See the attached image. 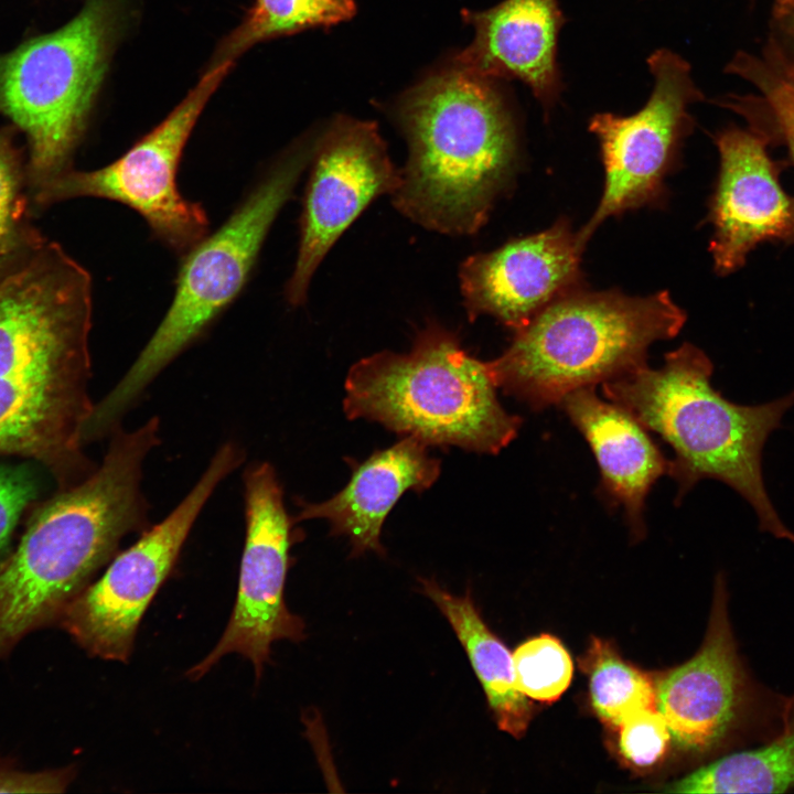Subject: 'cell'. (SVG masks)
<instances>
[{
  "label": "cell",
  "mask_w": 794,
  "mask_h": 794,
  "mask_svg": "<svg viewBox=\"0 0 794 794\" xmlns=\"http://www.w3.org/2000/svg\"><path fill=\"white\" fill-rule=\"evenodd\" d=\"M92 278L57 243L0 281V454L40 460L72 486L93 412Z\"/></svg>",
  "instance_id": "6da1fadb"
},
{
  "label": "cell",
  "mask_w": 794,
  "mask_h": 794,
  "mask_svg": "<svg viewBox=\"0 0 794 794\" xmlns=\"http://www.w3.org/2000/svg\"><path fill=\"white\" fill-rule=\"evenodd\" d=\"M110 437L101 463L34 515L0 567V659L28 633L60 620L122 539L151 526L142 480L160 443V419L133 430L119 426Z\"/></svg>",
  "instance_id": "7a4b0ae2"
},
{
  "label": "cell",
  "mask_w": 794,
  "mask_h": 794,
  "mask_svg": "<svg viewBox=\"0 0 794 794\" xmlns=\"http://www.w3.org/2000/svg\"><path fill=\"white\" fill-rule=\"evenodd\" d=\"M398 119L409 153L395 207L430 230L476 233L518 159L514 119L495 82L453 66L409 90Z\"/></svg>",
  "instance_id": "3957f363"
},
{
  "label": "cell",
  "mask_w": 794,
  "mask_h": 794,
  "mask_svg": "<svg viewBox=\"0 0 794 794\" xmlns=\"http://www.w3.org/2000/svg\"><path fill=\"white\" fill-rule=\"evenodd\" d=\"M712 372L705 352L684 343L665 355L662 367L644 365L603 383L602 390L673 448L668 474L679 497L702 479L721 481L751 505L761 532L794 544L762 473L764 444L794 405V390L769 403L739 405L712 387Z\"/></svg>",
  "instance_id": "277c9868"
},
{
  "label": "cell",
  "mask_w": 794,
  "mask_h": 794,
  "mask_svg": "<svg viewBox=\"0 0 794 794\" xmlns=\"http://www.w3.org/2000/svg\"><path fill=\"white\" fill-rule=\"evenodd\" d=\"M686 318L667 291L579 288L538 312L486 365L496 387L539 410L646 365L650 345L676 336Z\"/></svg>",
  "instance_id": "5b68a950"
},
{
  "label": "cell",
  "mask_w": 794,
  "mask_h": 794,
  "mask_svg": "<svg viewBox=\"0 0 794 794\" xmlns=\"http://www.w3.org/2000/svg\"><path fill=\"white\" fill-rule=\"evenodd\" d=\"M486 362L471 356L457 334L429 323L407 353L380 352L355 363L345 380L347 418H365L426 446H455L496 454L521 419L496 396Z\"/></svg>",
  "instance_id": "8992f818"
},
{
  "label": "cell",
  "mask_w": 794,
  "mask_h": 794,
  "mask_svg": "<svg viewBox=\"0 0 794 794\" xmlns=\"http://www.w3.org/2000/svg\"><path fill=\"white\" fill-rule=\"evenodd\" d=\"M314 144L283 157L217 230L183 255L167 314L121 379L94 405L86 425L90 439L110 436L155 377L238 296Z\"/></svg>",
  "instance_id": "52a82bcc"
},
{
  "label": "cell",
  "mask_w": 794,
  "mask_h": 794,
  "mask_svg": "<svg viewBox=\"0 0 794 794\" xmlns=\"http://www.w3.org/2000/svg\"><path fill=\"white\" fill-rule=\"evenodd\" d=\"M108 9L89 0L66 25L0 55V114L26 137L30 195L72 169L105 68Z\"/></svg>",
  "instance_id": "ba28073f"
},
{
  "label": "cell",
  "mask_w": 794,
  "mask_h": 794,
  "mask_svg": "<svg viewBox=\"0 0 794 794\" xmlns=\"http://www.w3.org/2000/svg\"><path fill=\"white\" fill-rule=\"evenodd\" d=\"M656 687V709L684 751L705 755L753 747L787 732L788 696L759 682L739 653L728 615L726 580L718 575L699 651Z\"/></svg>",
  "instance_id": "9c48e42d"
},
{
  "label": "cell",
  "mask_w": 794,
  "mask_h": 794,
  "mask_svg": "<svg viewBox=\"0 0 794 794\" xmlns=\"http://www.w3.org/2000/svg\"><path fill=\"white\" fill-rule=\"evenodd\" d=\"M232 64L217 62L162 122L110 164L92 171L72 168L35 190L32 208L83 196L119 202L139 213L167 247L185 255L208 234V218L201 204L180 193L179 164L192 129Z\"/></svg>",
  "instance_id": "30bf717a"
},
{
  "label": "cell",
  "mask_w": 794,
  "mask_h": 794,
  "mask_svg": "<svg viewBox=\"0 0 794 794\" xmlns=\"http://www.w3.org/2000/svg\"><path fill=\"white\" fill-rule=\"evenodd\" d=\"M244 458L237 443L222 444L178 506L141 533L130 547L118 551L104 575L69 603L60 618L61 624L87 653L128 661L139 623L175 565L203 507Z\"/></svg>",
  "instance_id": "8fae6325"
},
{
  "label": "cell",
  "mask_w": 794,
  "mask_h": 794,
  "mask_svg": "<svg viewBox=\"0 0 794 794\" xmlns=\"http://www.w3.org/2000/svg\"><path fill=\"white\" fill-rule=\"evenodd\" d=\"M646 62L654 78L646 104L631 116L600 112L589 121L600 144L604 187L593 215L578 232L583 247L608 217L663 201L665 178L695 126L688 108L705 100L680 55L659 49Z\"/></svg>",
  "instance_id": "7c38bea8"
},
{
  "label": "cell",
  "mask_w": 794,
  "mask_h": 794,
  "mask_svg": "<svg viewBox=\"0 0 794 794\" xmlns=\"http://www.w3.org/2000/svg\"><path fill=\"white\" fill-rule=\"evenodd\" d=\"M243 481L246 534L236 602L215 647L189 669L186 675L193 680L232 653L248 658L259 679L273 642H299L304 637L302 619L285 602L294 534L276 470L268 462L253 463Z\"/></svg>",
  "instance_id": "4fadbf2b"
},
{
  "label": "cell",
  "mask_w": 794,
  "mask_h": 794,
  "mask_svg": "<svg viewBox=\"0 0 794 794\" xmlns=\"http://www.w3.org/2000/svg\"><path fill=\"white\" fill-rule=\"evenodd\" d=\"M393 164L375 122L339 117L315 142L300 217L298 255L285 294L307 300L311 279L334 243L378 196L393 194Z\"/></svg>",
  "instance_id": "5bb4252c"
},
{
  "label": "cell",
  "mask_w": 794,
  "mask_h": 794,
  "mask_svg": "<svg viewBox=\"0 0 794 794\" xmlns=\"http://www.w3.org/2000/svg\"><path fill=\"white\" fill-rule=\"evenodd\" d=\"M719 172L708 204L715 271L732 273L759 245L794 243V196L780 181L787 165L770 155L761 132L730 125L717 132Z\"/></svg>",
  "instance_id": "9a60e30c"
},
{
  "label": "cell",
  "mask_w": 794,
  "mask_h": 794,
  "mask_svg": "<svg viewBox=\"0 0 794 794\" xmlns=\"http://www.w3.org/2000/svg\"><path fill=\"white\" fill-rule=\"evenodd\" d=\"M584 247L569 221L468 257L459 270L469 318H495L515 332L549 303L581 288Z\"/></svg>",
  "instance_id": "2e32d148"
},
{
  "label": "cell",
  "mask_w": 794,
  "mask_h": 794,
  "mask_svg": "<svg viewBox=\"0 0 794 794\" xmlns=\"http://www.w3.org/2000/svg\"><path fill=\"white\" fill-rule=\"evenodd\" d=\"M474 39L453 66L489 79H517L533 93L547 117L564 84L557 62L566 22L558 0H504L485 11H463Z\"/></svg>",
  "instance_id": "e0dca14e"
},
{
  "label": "cell",
  "mask_w": 794,
  "mask_h": 794,
  "mask_svg": "<svg viewBox=\"0 0 794 794\" xmlns=\"http://www.w3.org/2000/svg\"><path fill=\"white\" fill-rule=\"evenodd\" d=\"M426 448L407 436L362 463L352 462L346 486L322 503L299 502L294 521L324 518L331 524L332 535L350 539L353 556L367 550L383 554L382 526L399 497L408 490L420 493L439 478L441 462Z\"/></svg>",
  "instance_id": "ac0fdd59"
},
{
  "label": "cell",
  "mask_w": 794,
  "mask_h": 794,
  "mask_svg": "<svg viewBox=\"0 0 794 794\" xmlns=\"http://www.w3.org/2000/svg\"><path fill=\"white\" fill-rule=\"evenodd\" d=\"M560 405L590 444L603 487L623 506L632 530L643 533L645 497L669 461L630 412L601 399L594 387L570 393Z\"/></svg>",
  "instance_id": "d6986e66"
},
{
  "label": "cell",
  "mask_w": 794,
  "mask_h": 794,
  "mask_svg": "<svg viewBox=\"0 0 794 794\" xmlns=\"http://www.w3.org/2000/svg\"><path fill=\"white\" fill-rule=\"evenodd\" d=\"M421 587L464 647L498 728L515 738L523 737L533 706L516 687L511 652L484 623L470 592L454 596L433 579L421 580Z\"/></svg>",
  "instance_id": "ffe728a7"
},
{
  "label": "cell",
  "mask_w": 794,
  "mask_h": 794,
  "mask_svg": "<svg viewBox=\"0 0 794 794\" xmlns=\"http://www.w3.org/2000/svg\"><path fill=\"white\" fill-rule=\"evenodd\" d=\"M794 787V730L728 753L668 784L680 794L783 793Z\"/></svg>",
  "instance_id": "44dd1931"
},
{
  "label": "cell",
  "mask_w": 794,
  "mask_h": 794,
  "mask_svg": "<svg viewBox=\"0 0 794 794\" xmlns=\"http://www.w3.org/2000/svg\"><path fill=\"white\" fill-rule=\"evenodd\" d=\"M26 160L10 130H0V281L19 270L49 240L31 219Z\"/></svg>",
  "instance_id": "7402d4cb"
},
{
  "label": "cell",
  "mask_w": 794,
  "mask_h": 794,
  "mask_svg": "<svg viewBox=\"0 0 794 794\" xmlns=\"http://www.w3.org/2000/svg\"><path fill=\"white\" fill-rule=\"evenodd\" d=\"M355 0H256L244 22L225 41L218 61L234 58L251 45L310 28L350 20Z\"/></svg>",
  "instance_id": "603a6c76"
},
{
  "label": "cell",
  "mask_w": 794,
  "mask_h": 794,
  "mask_svg": "<svg viewBox=\"0 0 794 794\" xmlns=\"http://www.w3.org/2000/svg\"><path fill=\"white\" fill-rule=\"evenodd\" d=\"M580 665L589 675L593 710L603 722L620 727L633 712L656 707L653 680L625 663L608 642L593 637Z\"/></svg>",
  "instance_id": "cb8c5ba5"
},
{
  "label": "cell",
  "mask_w": 794,
  "mask_h": 794,
  "mask_svg": "<svg viewBox=\"0 0 794 794\" xmlns=\"http://www.w3.org/2000/svg\"><path fill=\"white\" fill-rule=\"evenodd\" d=\"M515 684L527 698L554 701L569 687L573 665L561 642L550 634L532 637L512 654Z\"/></svg>",
  "instance_id": "d4e9b609"
},
{
  "label": "cell",
  "mask_w": 794,
  "mask_h": 794,
  "mask_svg": "<svg viewBox=\"0 0 794 794\" xmlns=\"http://www.w3.org/2000/svg\"><path fill=\"white\" fill-rule=\"evenodd\" d=\"M725 71L752 84L759 105L794 118V60L771 35L760 55L739 52Z\"/></svg>",
  "instance_id": "484cf974"
},
{
  "label": "cell",
  "mask_w": 794,
  "mask_h": 794,
  "mask_svg": "<svg viewBox=\"0 0 794 794\" xmlns=\"http://www.w3.org/2000/svg\"><path fill=\"white\" fill-rule=\"evenodd\" d=\"M619 728L620 752L640 768L655 764L664 755L670 739L666 721L656 707L633 712Z\"/></svg>",
  "instance_id": "4316f807"
},
{
  "label": "cell",
  "mask_w": 794,
  "mask_h": 794,
  "mask_svg": "<svg viewBox=\"0 0 794 794\" xmlns=\"http://www.w3.org/2000/svg\"><path fill=\"white\" fill-rule=\"evenodd\" d=\"M34 494V484L25 473L0 469V552Z\"/></svg>",
  "instance_id": "83f0119b"
},
{
  "label": "cell",
  "mask_w": 794,
  "mask_h": 794,
  "mask_svg": "<svg viewBox=\"0 0 794 794\" xmlns=\"http://www.w3.org/2000/svg\"><path fill=\"white\" fill-rule=\"evenodd\" d=\"M73 776L69 768L26 772L0 760V793H61Z\"/></svg>",
  "instance_id": "f1b7e54d"
},
{
  "label": "cell",
  "mask_w": 794,
  "mask_h": 794,
  "mask_svg": "<svg viewBox=\"0 0 794 794\" xmlns=\"http://www.w3.org/2000/svg\"><path fill=\"white\" fill-rule=\"evenodd\" d=\"M736 112L745 118L748 127L764 135L770 144L785 146L794 165V118L749 100H740L736 106Z\"/></svg>",
  "instance_id": "f546056e"
},
{
  "label": "cell",
  "mask_w": 794,
  "mask_h": 794,
  "mask_svg": "<svg viewBox=\"0 0 794 794\" xmlns=\"http://www.w3.org/2000/svg\"><path fill=\"white\" fill-rule=\"evenodd\" d=\"M771 29V36L794 60V0L774 1Z\"/></svg>",
  "instance_id": "4dcf8cb0"
},
{
  "label": "cell",
  "mask_w": 794,
  "mask_h": 794,
  "mask_svg": "<svg viewBox=\"0 0 794 794\" xmlns=\"http://www.w3.org/2000/svg\"><path fill=\"white\" fill-rule=\"evenodd\" d=\"M786 728H787V732H791L794 730V695L788 696L787 712H786Z\"/></svg>",
  "instance_id": "1f68e13d"
}]
</instances>
